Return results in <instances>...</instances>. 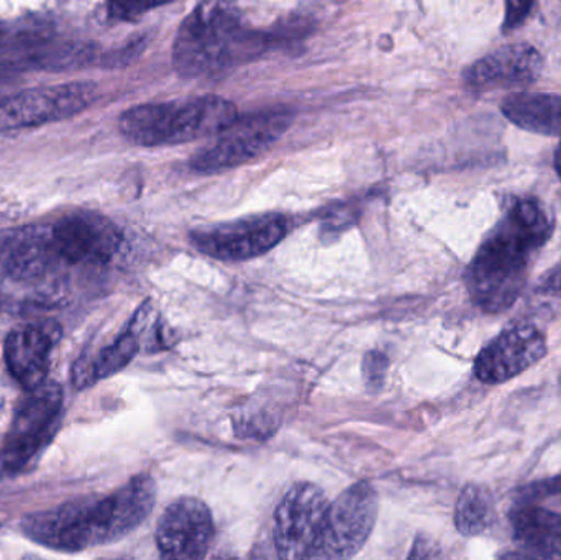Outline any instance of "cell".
Here are the masks:
<instances>
[{
  "label": "cell",
  "instance_id": "1",
  "mask_svg": "<svg viewBox=\"0 0 561 560\" xmlns=\"http://www.w3.org/2000/svg\"><path fill=\"white\" fill-rule=\"evenodd\" d=\"M124 236L108 217L76 210L53 222L0 232V272L16 283H38L75 268L107 265Z\"/></svg>",
  "mask_w": 561,
  "mask_h": 560
},
{
  "label": "cell",
  "instance_id": "2",
  "mask_svg": "<svg viewBox=\"0 0 561 560\" xmlns=\"http://www.w3.org/2000/svg\"><path fill=\"white\" fill-rule=\"evenodd\" d=\"M556 220L537 197H511L465 273L468 295L481 311L501 315L516 305L530 266L552 239Z\"/></svg>",
  "mask_w": 561,
  "mask_h": 560
},
{
  "label": "cell",
  "instance_id": "3",
  "mask_svg": "<svg viewBox=\"0 0 561 560\" xmlns=\"http://www.w3.org/2000/svg\"><path fill=\"white\" fill-rule=\"evenodd\" d=\"M157 483L134 477L111 495L72 500L58 508L32 513L20 523L30 541L59 552H81L121 541L153 512Z\"/></svg>",
  "mask_w": 561,
  "mask_h": 560
},
{
  "label": "cell",
  "instance_id": "4",
  "mask_svg": "<svg viewBox=\"0 0 561 560\" xmlns=\"http://www.w3.org/2000/svg\"><path fill=\"white\" fill-rule=\"evenodd\" d=\"M270 48V32L252 28L236 0H201L178 30L173 65L183 78H201L245 65Z\"/></svg>",
  "mask_w": 561,
  "mask_h": 560
},
{
  "label": "cell",
  "instance_id": "5",
  "mask_svg": "<svg viewBox=\"0 0 561 560\" xmlns=\"http://www.w3.org/2000/svg\"><path fill=\"white\" fill-rule=\"evenodd\" d=\"M237 117L233 102L204 95L128 108L122 114L118 128L128 141L140 147H171L214 137Z\"/></svg>",
  "mask_w": 561,
  "mask_h": 560
},
{
  "label": "cell",
  "instance_id": "6",
  "mask_svg": "<svg viewBox=\"0 0 561 560\" xmlns=\"http://www.w3.org/2000/svg\"><path fill=\"white\" fill-rule=\"evenodd\" d=\"M65 413L61 387L45 381L26 390L0 449V479H15L38 462L55 439Z\"/></svg>",
  "mask_w": 561,
  "mask_h": 560
},
{
  "label": "cell",
  "instance_id": "7",
  "mask_svg": "<svg viewBox=\"0 0 561 560\" xmlns=\"http://www.w3.org/2000/svg\"><path fill=\"white\" fill-rule=\"evenodd\" d=\"M293 115L286 111H263L236 118L214 135V140L191 158L199 173H219L262 157L289 128Z\"/></svg>",
  "mask_w": 561,
  "mask_h": 560
},
{
  "label": "cell",
  "instance_id": "8",
  "mask_svg": "<svg viewBox=\"0 0 561 560\" xmlns=\"http://www.w3.org/2000/svg\"><path fill=\"white\" fill-rule=\"evenodd\" d=\"M379 502L369 483L346 489L327 508L322 528L307 559H350L362 551L378 519Z\"/></svg>",
  "mask_w": 561,
  "mask_h": 560
},
{
  "label": "cell",
  "instance_id": "9",
  "mask_svg": "<svg viewBox=\"0 0 561 560\" xmlns=\"http://www.w3.org/2000/svg\"><path fill=\"white\" fill-rule=\"evenodd\" d=\"M98 98L92 82L45 85L0 94V134L65 121L88 108Z\"/></svg>",
  "mask_w": 561,
  "mask_h": 560
},
{
  "label": "cell",
  "instance_id": "10",
  "mask_svg": "<svg viewBox=\"0 0 561 560\" xmlns=\"http://www.w3.org/2000/svg\"><path fill=\"white\" fill-rule=\"evenodd\" d=\"M289 232V222L280 214H259L232 222L201 227L191 232V242L199 252L217 260L256 259L265 255Z\"/></svg>",
  "mask_w": 561,
  "mask_h": 560
},
{
  "label": "cell",
  "instance_id": "11",
  "mask_svg": "<svg viewBox=\"0 0 561 560\" xmlns=\"http://www.w3.org/2000/svg\"><path fill=\"white\" fill-rule=\"evenodd\" d=\"M329 502L312 483H296L287 490L275 512L276 555L280 559H307L322 528Z\"/></svg>",
  "mask_w": 561,
  "mask_h": 560
},
{
  "label": "cell",
  "instance_id": "12",
  "mask_svg": "<svg viewBox=\"0 0 561 560\" xmlns=\"http://www.w3.org/2000/svg\"><path fill=\"white\" fill-rule=\"evenodd\" d=\"M547 354L546 334L537 325H513L484 345L474 361V375L486 385L506 384L539 364Z\"/></svg>",
  "mask_w": 561,
  "mask_h": 560
},
{
  "label": "cell",
  "instance_id": "13",
  "mask_svg": "<svg viewBox=\"0 0 561 560\" xmlns=\"http://www.w3.org/2000/svg\"><path fill=\"white\" fill-rule=\"evenodd\" d=\"M214 539L209 506L197 499H180L168 506L158 522L154 541L167 559H203Z\"/></svg>",
  "mask_w": 561,
  "mask_h": 560
},
{
  "label": "cell",
  "instance_id": "14",
  "mask_svg": "<svg viewBox=\"0 0 561 560\" xmlns=\"http://www.w3.org/2000/svg\"><path fill=\"white\" fill-rule=\"evenodd\" d=\"M101 53L92 43L38 42L0 46V84L32 71H65L81 66L98 65Z\"/></svg>",
  "mask_w": 561,
  "mask_h": 560
},
{
  "label": "cell",
  "instance_id": "15",
  "mask_svg": "<svg viewBox=\"0 0 561 560\" xmlns=\"http://www.w3.org/2000/svg\"><path fill=\"white\" fill-rule=\"evenodd\" d=\"M61 328L51 319L16 325L7 335L3 345L7 368L25 390L45 384L51 367L53 351L61 341Z\"/></svg>",
  "mask_w": 561,
  "mask_h": 560
},
{
  "label": "cell",
  "instance_id": "16",
  "mask_svg": "<svg viewBox=\"0 0 561 560\" xmlns=\"http://www.w3.org/2000/svg\"><path fill=\"white\" fill-rule=\"evenodd\" d=\"M542 69L543 58L536 46L514 43L468 66L463 79L474 91L527 88L540 78Z\"/></svg>",
  "mask_w": 561,
  "mask_h": 560
},
{
  "label": "cell",
  "instance_id": "17",
  "mask_svg": "<svg viewBox=\"0 0 561 560\" xmlns=\"http://www.w3.org/2000/svg\"><path fill=\"white\" fill-rule=\"evenodd\" d=\"M150 301H147L135 312L127 329L111 345L102 348L95 357L84 355L76 362L71 372L76 390H85L98 381L114 377L134 361L140 348L141 334H144L145 322L150 318Z\"/></svg>",
  "mask_w": 561,
  "mask_h": 560
},
{
  "label": "cell",
  "instance_id": "18",
  "mask_svg": "<svg viewBox=\"0 0 561 560\" xmlns=\"http://www.w3.org/2000/svg\"><path fill=\"white\" fill-rule=\"evenodd\" d=\"M513 539L526 558L561 559V515L537 502H517L510 512Z\"/></svg>",
  "mask_w": 561,
  "mask_h": 560
},
{
  "label": "cell",
  "instance_id": "19",
  "mask_svg": "<svg viewBox=\"0 0 561 560\" xmlns=\"http://www.w3.org/2000/svg\"><path fill=\"white\" fill-rule=\"evenodd\" d=\"M501 111L511 124L523 130L561 137V95L520 92L510 95Z\"/></svg>",
  "mask_w": 561,
  "mask_h": 560
},
{
  "label": "cell",
  "instance_id": "20",
  "mask_svg": "<svg viewBox=\"0 0 561 560\" xmlns=\"http://www.w3.org/2000/svg\"><path fill=\"white\" fill-rule=\"evenodd\" d=\"M497 522L493 493L486 487L468 483L455 506V528L465 538H477L493 528Z\"/></svg>",
  "mask_w": 561,
  "mask_h": 560
},
{
  "label": "cell",
  "instance_id": "21",
  "mask_svg": "<svg viewBox=\"0 0 561 560\" xmlns=\"http://www.w3.org/2000/svg\"><path fill=\"white\" fill-rule=\"evenodd\" d=\"M171 2L174 0H108L107 9L112 19L121 20V22H134L150 10L168 5Z\"/></svg>",
  "mask_w": 561,
  "mask_h": 560
},
{
  "label": "cell",
  "instance_id": "22",
  "mask_svg": "<svg viewBox=\"0 0 561 560\" xmlns=\"http://www.w3.org/2000/svg\"><path fill=\"white\" fill-rule=\"evenodd\" d=\"M549 496H561V476L523 487L517 492L516 499L519 502H539V500L549 499Z\"/></svg>",
  "mask_w": 561,
  "mask_h": 560
},
{
  "label": "cell",
  "instance_id": "23",
  "mask_svg": "<svg viewBox=\"0 0 561 560\" xmlns=\"http://www.w3.org/2000/svg\"><path fill=\"white\" fill-rule=\"evenodd\" d=\"M533 7L534 0H506V16H504L503 32H514L523 23H526Z\"/></svg>",
  "mask_w": 561,
  "mask_h": 560
},
{
  "label": "cell",
  "instance_id": "24",
  "mask_svg": "<svg viewBox=\"0 0 561 560\" xmlns=\"http://www.w3.org/2000/svg\"><path fill=\"white\" fill-rule=\"evenodd\" d=\"M386 367H388V357L381 352H369L365 358V377L369 387H381L385 380Z\"/></svg>",
  "mask_w": 561,
  "mask_h": 560
},
{
  "label": "cell",
  "instance_id": "25",
  "mask_svg": "<svg viewBox=\"0 0 561 560\" xmlns=\"http://www.w3.org/2000/svg\"><path fill=\"white\" fill-rule=\"evenodd\" d=\"M537 292H539L540 295L561 299V263L553 266L552 270H549V272L540 278L539 285H537Z\"/></svg>",
  "mask_w": 561,
  "mask_h": 560
},
{
  "label": "cell",
  "instance_id": "26",
  "mask_svg": "<svg viewBox=\"0 0 561 560\" xmlns=\"http://www.w3.org/2000/svg\"><path fill=\"white\" fill-rule=\"evenodd\" d=\"M437 556H440V552H438V549L435 548V546L432 545V542L428 541V539L417 538V541H415L414 548H412L409 558H437Z\"/></svg>",
  "mask_w": 561,
  "mask_h": 560
},
{
  "label": "cell",
  "instance_id": "27",
  "mask_svg": "<svg viewBox=\"0 0 561 560\" xmlns=\"http://www.w3.org/2000/svg\"><path fill=\"white\" fill-rule=\"evenodd\" d=\"M556 170H557V173H559V176L561 180V141L559 144V147H557V150H556Z\"/></svg>",
  "mask_w": 561,
  "mask_h": 560
},
{
  "label": "cell",
  "instance_id": "28",
  "mask_svg": "<svg viewBox=\"0 0 561 560\" xmlns=\"http://www.w3.org/2000/svg\"><path fill=\"white\" fill-rule=\"evenodd\" d=\"M560 390H561V375H560Z\"/></svg>",
  "mask_w": 561,
  "mask_h": 560
}]
</instances>
